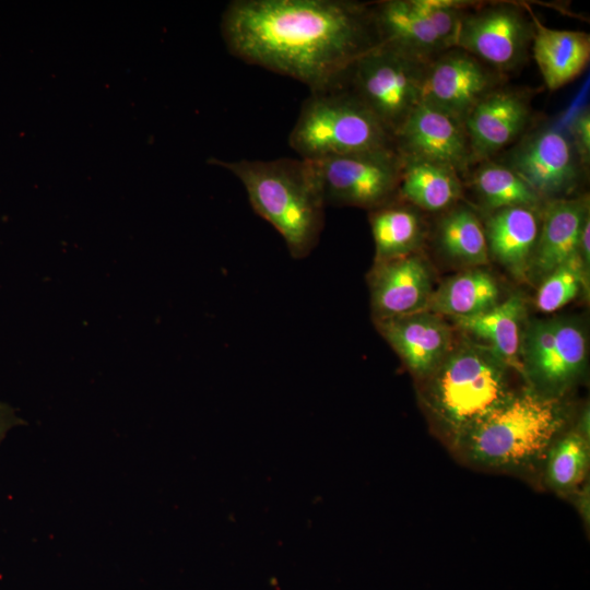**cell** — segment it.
Wrapping results in <instances>:
<instances>
[{
  "label": "cell",
  "mask_w": 590,
  "mask_h": 590,
  "mask_svg": "<svg viewBox=\"0 0 590 590\" xmlns=\"http://www.w3.org/2000/svg\"><path fill=\"white\" fill-rule=\"evenodd\" d=\"M369 5L379 44L426 63L448 50L410 0H385Z\"/></svg>",
  "instance_id": "e0dca14e"
},
{
  "label": "cell",
  "mask_w": 590,
  "mask_h": 590,
  "mask_svg": "<svg viewBox=\"0 0 590 590\" xmlns=\"http://www.w3.org/2000/svg\"><path fill=\"white\" fill-rule=\"evenodd\" d=\"M589 464L590 440L576 428L563 432L544 458V483L555 494L570 497L585 483Z\"/></svg>",
  "instance_id": "603a6c76"
},
{
  "label": "cell",
  "mask_w": 590,
  "mask_h": 590,
  "mask_svg": "<svg viewBox=\"0 0 590 590\" xmlns=\"http://www.w3.org/2000/svg\"><path fill=\"white\" fill-rule=\"evenodd\" d=\"M483 204L496 211L510 206L540 209L543 199L511 168L491 160L479 163L471 177Z\"/></svg>",
  "instance_id": "d4e9b609"
},
{
  "label": "cell",
  "mask_w": 590,
  "mask_h": 590,
  "mask_svg": "<svg viewBox=\"0 0 590 590\" xmlns=\"http://www.w3.org/2000/svg\"><path fill=\"white\" fill-rule=\"evenodd\" d=\"M377 329L417 379L429 376L453 346L441 316L424 310L375 320Z\"/></svg>",
  "instance_id": "9a60e30c"
},
{
  "label": "cell",
  "mask_w": 590,
  "mask_h": 590,
  "mask_svg": "<svg viewBox=\"0 0 590 590\" xmlns=\"http://www.w3.org/2000/svg\"><path fill=\"white\" fill-rule=\"evenodd\" d=\"M541 228L528 272L543 279L579 253L580 229L589 214L588 198L546 201L541 211Z\"/></svg>",
  "instance_id": "2e32d148"
},
{
  "label": "cell",
  "mask_w": 590,
  "mask_h": 590,
  "mask_svg": "<svg viewBox=\"0 0 590 590\" xmlns=\"http://www.w3.org/2000/svg\"><path fill=\"white\" fill-rule=\"evenodd\" d=\"M393 143L403 158L439 164L458 175L472 165L464 127L424 103L413 109L394 133Z\"/></svg>",
  "instance_id": "7c38bea8"
},
{
  "label": "cell",
  "mask_w": 590,
  "mask_h": 590,
  "mask_svg": "<svg viewBox=\"0 0 590 590\" xmlns=\"http://www.w3.org/2000/svg\"><path fill=\"white\" fill-rule=\"evenodd\" d=\"M531 120L532 108L523 92L504 85L492 91L464 122L471 164L488 161L517 141Z\"/></svg>",
  "instance_id": "4fadbf2b"
},
{
  "label": "cell",
  "mask_w": 590,
  "mask_h": 590,
  "mask_svg": "<svg viewBox=\"0 0 590 590\" xmlns=\"http://www.w3.org/2000/svg\"><path fill=\"white\" fill-rule=\"evenodd\" d=\"M579 253L546 275L535 299L538 309L550 314L560 309L577 297L588 278Z\"/></svg>",
  "instance_id": "4316f807"
},
{
  "label": "cell",
  "mask_w": 590,
  "mask_h": 590,
  "mask_svg": "<svg viewBox=\"0 0 590 590\" xmlns=\"http://www.w3.org/2000/svg\"><path fill=\"white\" fill-rule=\"evenodd\" d=\"M22 424L24 421L15 414V410L0 401V442L12 427Z\"/></svg>",
  "instance_id": "f546056e"
},
{
  "label": "cell",
  "mask_w": 590,
  "mask_h": 590,
  "mask_svg": "<svg viewBox=\"0 0 590 590\" xmlns=\"http://www.w3.org/2000/svg\"><path fill=\"white\" fill-rule=\"evenodd\" d=\"M520 358L528 388L564 399L585 371L586 337L568 320L531 321L521 333Z\"/></svg>",
  "instance_id": "52a82bcc"
},
{
  "label": "cell",
  "mask_w": 590,
  "mask_h": 590,
  "mask_svg": "<svg viewBox=\"0 0 590 590\" xmlns=\"http://www.w3.org/2000/svg\"><path fill=\"white\" fill-rule=\"evenodd\" d=\"M368 282L375 320L427 310L434 292L429 269L415 253L376 261Z\"/></svg>",
  "instance_id": "5bb4252c"
},
{
  "label": "cell",
  "mask_w": 590,
  "mask_h": 590,
  "mask_svg": "<svg viewBox=\"0 0 590 590\" xmlns=\"http://www.w3.org/2000/svg\"><path fill=\"white\" fill-rule=\"evenodd\" d=\"M221 32L236 58L320 91L379 44L370 5L343 0H235Z\"/></svg>",
  "instance_id": "6da1fadb"
},
{
  "label": "cell",
  "mask_w": 590,
  "mask_h": 590,
  "mask_svg": "<svg viewBox=\"0 0 590 590\" xmlns=\"http://www.w3.org/2000/svg\"><path fill=\"white\" fill-rule=\"evenodd\" d=\"M540 214L535 208H504L493 211L483 226L488 253L517 278L527 275L540 234Z\"/></svg>",
  "instance_id": "ac0fdd59"
},
{
  "label": "cell",
  "mask_w": 590,
  "mask_h": 590,
  "mask_svg": "<svg viewBox=\"0 0 590 590\" xmlns=\"http://www.w3.org/2000/svg\"><path fill=\"white\" fill-rule=\"evenodd\" d=\"M244 185L253 210L284 238L295 258H303L316 245L323 224L322 199L309 161L212 158Z\"/></svg>",
  "instance_id": "3957f363"
},
{
  "label": "cell",
  "mask_w": 590,
  "mask_h": 590,
  "mask_svg": "<svg viewBox=\"0 0 590 590\" xmlns=\"http://www.w3.org/2000/svg\"><path fill=\"white\" fill-rule=\"evenodd\" d=\"M523 312V300L515 295L482 314L452 320L461 330L485 342L508 368L522 375L520 345Z\"/></svg>",
  "instance_id": "ffe728a7"
},
{
  "label": "cell",
  "mask_w": 590,
  "mask_h": 590,
  "mask_svg": "<svg viewBox=\"0 0 590 590\" xmlns=\"http://www.w3.org/2000/svg\"><path fill=\"white\" fill-rule=\"evenodd\" d=\"M502 73L460 48H451L426 67L421 103L448 115L461 126L474 107L504 83Z\"/></svg>",
  "instance_id": "8fae6325"
},
{
  "label": "cell",
  "mask_w": 590,
  "mask_h": 590,
  "mask_svg": "<svg viewBox=\"0 0 590 590\" xmlns=\"http://www.w3.org/2000/svg\"><path fill=\"white\" fill-rule=\"evenodd\" d=\"M309 162L324 204L373 210L398 196L402 158L394 146Z\"/></svg>",
  "instance_id": "ba28073f"
},
{
  "label": "cell",
  "mask_w": 590,
  "mask_h": 590,
  "mask_svg": "<svg viewBox=\"0 0 590 590\" xmlns=\"http://www.w3.org/2000/svg\"><path fill=\"white\" fill-rule=\"evenodd\" d=\"M369 223L376 249V261L403 257L422 240V223L417 214L401 204L388 202L373 209Z\"/></svg>",
  "instance_id": "cb8c5ba5"
},
{
  "label": "cell",
  "mask_w": 590,
  "mask_h": 590,
  "mask_svg": "<svg viewBox=\"0 0 590 590\" xmlns=\"http://www.w3.org/2000/svg\"><path fill=\"white\" fill-rule=\"evenodd\" d=\"M413 8L436 32L447 49L456 48L465 12L473 2L457 0H410Z\"/></svg>",
  "instance_id": "83f0119b"
},
{
  "label": "cell",
  "mask_w": 590,
  "mask_h": 590,
  "mask_svg": "<svg viewBox=\"0 0 590 590\" xmlns=\"http://www.w3.org/2000/svg\"><path fill=\"white\" fill-rule=\"evenodd\" d=\"M499 286L488 272L471 269L446 280L432 294L427 311L452 319L482 314L498 304Z\"/></svg>",
  "instance_id": "7402d4cb"
},
{
  "label": "cell",
  "mask_w": 590,
  "mask_h": 590,
  "mask_svg": "<svg viewBox=\"0 0 590 590\" xmlns=\"http://www.w3.org/2000/svg\"><path fill=\"white\" fill-rule=\"evenodd\" d=\"M580 164L586 169L590 163V111L580 109L570 120L567 130Z\"/></svg>",
  "instance_id": "f1b7e54d"
},
{
  "label": "cell",
  "mask_w": 590,
  "mask_h": 590,
  "mask_svg": "<svg viewBox=\"0 0 590 590\" xmlns=\"http://www.w3.org/2000/svg\"><path fill=\"white\" fill-rule=\"evenodd\" d=\"M428 63L378 44L347 70L345 86L393 137L421 103V87Z\"/></svg>",
  "instance_id": "8992f818"
},
{
  "label": "cell",
  "mask_w": 590,
  "mask_h": 590,
  "mask_svg": "<svg viewBox=\"0 0 590 590\" xmlns=\"http://www.w3.org/2000/svg\"><path fill=\"white\" fill-rule=\"evenodd\" d=\"M438 244L450 259L467 266L488 262L484 227L468 208H456L441 219L437 229Z\"/></svg>",
  "instance_id": "484cf974"
},
{
  "label": "cell",
  "mask_w": 590,
  "mask_h": 590,
  "mask_svg": "<svg viewBox=\"0 0 590 590\" xmlns=\"http://www.w3.org/2000/svg\"><path fill=\"white\" fill-rule=\"evenodd\" d=\"M402 158L398 196L426 211H441L461 197L460 175L430 162Z\"/></svg>",
  "instance_id": "44dd1931"
},
{
  "label": "cell",
  "mask_w": 590,
  "mask_h": 590,
  "mask_svg": "<svg viewBox=\"0 0 590 590\" xmlns=\"http://www.w3.org/2000/svg\"><path fill=\"white\" fill-rule=\"evenodd\" d=\"M578 252L586 272L589 274L590 267V215L588 214L580 229Z\"/></svg>",
  "instance_id": "4dcf8cb0"
},
{
  "label": "cell",
  "mask_w": 590,
  "mask_h": 590,
  "mask_svg": "<svg viewBox=\"0 0 590 590\" xmlns=\"http://www.w3.org/2000/svg\"><path fill=\"white\" fill-rule=\"evenodd\" d=\"M504 165L520 176L542 199H564L586 169L566 130L545 126L524 133Z\"/></svg>",
  "instance_id": "30bf717a"
},
{
  "label": "cell",
  "mask_w": 590,
  "mask_h": 590,
  "mask_svg": "<svg viewBox=\"0 0 590 590\" xmlns=\"http://www.w3.org/2000/svg\"><path fill=\"white\" fill-rule=\"evenodd\" d=\"M534 34L531 51L543 81L555 91L574 81L590 59L588 33L545 26L532 14Z\"/></svg>",
  "instance_id": "d6986e66"
},
{
  "label": "cell",
  "mask_w": 590,
  "mask_h": 590,
  "mask_svg": "<svg viewBox=\"0 0 590 590\" xmlns=\"http://www.w3.org/2000/svg\"><path fill=\"white\" fill-rule=\"evenodd\" d=\"M563 399L530 388L512 391L451 447L471 465L496 472L526 473L542 468L553 441L564 432Z\"/></svg>",
  "instance_id": "7a4b0ae2"
},
{
  "label": "cell",
  "mask_w": 590,
  "mask_h": 590,
  "mask_svg": "<svg viewBox=\"0 0 590 590\" xmlns=\"http://www.w3.org/2000/svg\"><path fill=\"white\" fill-rule=\"evenodd\" d=\"M288 144L307 161L394 146L393 137L342 84L310 92Z\"/></svg>",
  "instance_id": "5b68a950"
},
{
  "label": "cell",
  "mask_w": 590,
  "mask_h": 590,
  "mask_svg": "<svg viewBox=\"0 0 590 590\" xmlns=\"http://www.w3.org/2000/svg\"><path fill=\"white\" fill-rule=\"evenodd\" d=\"M533 34L530 10L508 2L476 4L465 12L456 48L504 75L527 61Z\"/></svg>",
  "instance_id": "9c48e42d"
},
{
  "label": "cell",
  "mask_w": 590,
  "mask_h": 590,
  "mask_svg": "<svg viewBox=\"0 0 590 590\" xmlns=\"http://www.w3.org/2000/svg\"><path fill=\"white\" fill-rule=\"evenodd\" d=\"M589 406H586L579 417L576 430L586 439L590 440V428H589Z\"/></svg>",
  "instance_id": "d6a6232c"
},
{
  "label": "cell",
  "mask_w": 590,
  "mask_h": 590,
  "mask_svg": "<svg viewBox=\"0 0 590 590\" xmlns=\"http://www.w3.org/2000/svg\"><path fill=\"white\" fill-rule=\"evenodd\" d=\"M588 482L583 483L570 497H574L578 514L585 524L590 522V494Z\"/></svg>",
  "instance_id": "1f68e13d"
},
{
  "label": "cell",
  "mask_w": 590,
  "mask_h": 590,
  "mask_svg": "<svg viewBox=\"0 0 590 590\" xmlns=\"http://www.w3.org/2000/svg\"><path fill=\"white\" fill-rule=\"evenodd\" d=\"M509 369L485 344L464 340L421 380V402L450 446L512 392Z\"/></svg>",
  "instance_id": "277c9868"
}]
</instances>
